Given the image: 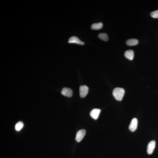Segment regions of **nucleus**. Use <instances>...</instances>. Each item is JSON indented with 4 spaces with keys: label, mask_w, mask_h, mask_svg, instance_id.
Here are the masks:
<instances>
[{
    "label": "nucleus",
    "mask_w": 158,
    "mask_h": 158,
    "mask_svg": "<svg viewBox=\"0 0 158 158\" xmlns=\"http://www.w3.org/2000/svg\"><path fill=\"white\" fill-rule=\"evenodd\" d=\"M24 124L22 122H18L15 126V129L16 131H20L24 126Z\"/></svg>",
    "instance_id": "ddd939ff"
},
{
    "label": "nucleus",
    "mask_w": 158,
    "mask_h": 158,
    "mask_svg": "<svg viewBox=\"0 0 158 158\" xmlns=\"http://www.w3.org/2000/svg\"><path fill=\"white\" fill-rule=\"evenodd\" d=\"M98 37L100 39L105 41H107L108 39V35L105 33H99L98 35Z\"/></svg>",
    "instance_id": "f8f14e48"
},
{
    "label": "nucleus",
    "mask_w": 158,
    "mask_h": 158,
    "mask_svg": "<svg viewBox=\"0 0 158 158\" xmlns=\"http://www.w3.org/2000/svg\"><path fill=\"white\" fill-rule=\"evenodd\" d=\"M100 111V110L99 109H93L90 112L91 116L94 119L96 120L98 118Z\"/></svg>",
    "instance_id": "6e6552de"
},
{
    "label": "nucleus",
    "mask_w": 158,
    "mask_h": 158,
    "mask_svg": "<svg viewBox=\"0 0 158 158\" xmlns=\"http://www.w3.org/2000/svg\"><path fill=\"white\" fill-rule=\"evenodd\" d=\"M151 17L154 18H158V10L151 12Z\"/></svg>",
    "instance_id": "4468645a"
},
{
    "label": "nucleus",
    "mask_w": 158,
    "mask_h": 158,
    "mask_svg": "<svg viewBox=\"0 0 158 158\" xmlns=\"http://www.w3.org/2000/svg\"><path fill=\"white\" fill-rule=\"evenodd\" d=\"M156 145L155 141H151L148 144L147 148V152L149 154H151L154 152Z\"/></svg>",
    "instance_id": "20e7f679"
},
{
    "label": "nucleus",
    "mask_w": 158,
    "mask_h": 158,
    "mask_svg": "<svg viewBox=\"0 0 158 158\" xmlns=\"http://www.w3.org/2000/svg\"><path fill=\"white\" fill-rule=\"evenodd\" d=\"M89 88L85 85L81 86L79 88L80 95L81 97H84L88 93Z\"/></svg>",
    "instance_id": "7ed1b4c3"
},
{
    "label": "nucleus",
    "mask_w": 158,
    "mask_h": 158,
    "mask_svg": "<svg viewBox=\"0 0 158 158\" xmlns=\"http://www.w3.org/2000/svg\"><path fill=\"white\" fill-rule=\"evenodd\" d=\"M61 93L63 95L66 97H70L72 95V91L71 89L69 88H63Z\"/></svg>",
    "instance_id": "0eeeda50"
},
{
    "label": "nucleus",
    "mask_w": 158,
    "mask_h": 158,
    "mask_svg": "<svg viewBox=\"0 0 158 158\" xmlns=\"http://www.w3.org/2000/svg\"><path fill=\"white\" fill-rule=\"evenodd\" d=\"M125 93V91L123 88H116L113 90L112 94L117 100L121 101L123 99Z\"/></svg>",
    "instance_id": "f257e3e1"
},
{
    "label": "nucleus",
    "mask_w": 158,
    "mask_h": 158,
    "mask_svg": "<svg viewBox=\"0 0 158 158\" xmlns=\"http://www.w3.org/2000/svg\"><path fill=\"white\" fill-rule=\"evenodd\" d=\"M134 55V52L132 50H126L125 53V57L130 60H132L133 59Z\"/></svg>",
    "instance_id": "1a4fd4ad"
},
{
    "label": "nucleus",
    "mask_w": 158,
    "mask_h": 158,
    "mask_svg": "<svg viewBox=\"0 0 158 158\" xmlns=\"http://www.w3.org/2000/svg\"><path fill=\"white\" fill-rule=\"evenodd\" d=\"M103 27V24L101 22L95 23L92 24L91 29L93 30H98L101 29Z\"/></svg>",
    "instance_id": "9b49d317"
},
{
    "label": "nucleus",
    "mask_w": 158,
    "mask_h": 158,
    "mask_svg": "<svg viewBox=\"0 0 158 158\" xmlns=\"http://www.w3.org/2000/svg\"><path fill=\"white\" fill-rule=\"evenodd\" d=\"M126 44L128 46H134L138 44V40L135 39H129L126 40Z\"/></svg>",
    "instance_id": "9d476101"
},
{
    "label": "nucleus",
    "mask_w": 158,
    "mask_h": 158,
    "mask_svg": "<svg viewBox=\"0 0 158 158\" xmlns=\"http://www.w3.org/2000/svg\"><path fill=\"white\" fill-rule=\"evenodd\" d=\"M138 120L136 118H134L131 120L129 125V128L130 131H134L137 128Z\"/></svg>",
    "instance_id": "39448f33"
},
{
    "label": "nucleus",
    "mask_w": 158,
    "mask_h": 158,
    "mask_svg": "<svg viewBox=\"0 0 158 158\" xmlns=\"http://www.w3.org/2000/svg\"><path fill=\"white\" fill-rule=\"evenodd\" d=\"M86 131L85 130L82 129L79 130L76 134L75 139L78 142H80L85 136Z\"/></svg>",
    "instance_id": "f03ea898"
},
{
    "label": "nucleus",
    "mask_w": 158,
    "mask_h": 158,
    "mask_svg": "<svg viewBox=\"0 0 158 158\" xmlns=\"http://www.w3.org/2000/svg\"><path fill=\"white\" fill-rule=\"evenodd\" d=\"M68 43L77 44L81 45L84 44V42L81 41L78 37L75 36H73L70 37L68 40Z\"/></svg>",
    "instance_id": "423d86ee"
}]
</instances>
